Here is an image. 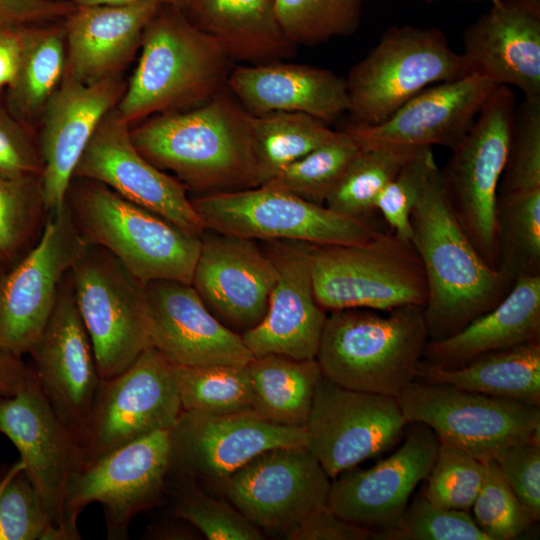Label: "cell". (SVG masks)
I'll return each instance as SVG.
<instances>
[{
  "mask_svg": "<svg viewBox=\"0 0 540 540\" xmlns=\"http://www.w3.org/2000/svg\"><path fill=\"white\" fill-rule=\"evenodd\" d=\"M130 137L150 163L202 195L258 187L252 114L228 89L197 107L153 115Z\"/></svg>",
  "mask_w": 540,
  "mask_h": 540,
  "instance_id": "6da1fadb",
  "label": "cell"
},
{
  "mask_svg": "<svg viewBox=\"0 0 540 540\" xmlns=\"http://www.w3.org/2000/svg\"><path fill=\"white\" fill-rule=\"evenodd\" d=\"M410 241L425 272L429 340L452 336L493 309L515 280L491 268L455 218L438 168L411 213Z\"/></svg>",
  "mask_w": 540,
  "mask_h": 540,
  "instance_id": "7a4b0ae2",
  "label": "cell"
},
{
  "mask_svg": "<svg viewBox=\"0 0 540 540\" xmlns=\"http://www.w3.org/2000/svg\"><path fill=\"white\" fill-rule=\"evenodd\" d=\"M141 46L116 108L129 126L156 114L197 107L227 89L233 62L181 8L162 6L146 26Z\"/></svg>",
  "mask_w": 540,
  "mask_h": 540,
  "instance_id": "3957f363",
  "label": "cell"
},
{
  "mask_svg": "<svg viewBox=\"0 0 540 540\" xmlns=\"http://www.w3.org/2000/svg\"><path fill=\"white\" fill-rule=\"evenodd\" d=\"M330 312L316 354L324 378L392 397L416 380L429 341L424 307L401 306L387 315L362 308Z\"/></svg>",
  "mask_w": 540,
  "mask_h": 540,
  "instance_id": "277c9868",
  "label": "cell"
},
{
  "mask_svg": "<svg viewBox=\"0 0 540 540\" xmlns=\"http://www.w3.org/2000/svg\"><path fill=\"white\" fill-rule=\"evenodd\" d=\"M65 202L86 244L109 251L143 283H191L201 238L99 182L73 178Z\"/></svg>",
  "mask_w": 540,
  "mask_h": 540,
  "instance_id": "5b68a950",
  "label": "cell"
},
{
  "mask_svg": "<svg viewBox=\"0 0 540 540\" xmlns=\"http://www.w3.org/2000/svg\"><path fill=\"white\" fill-rule=\"evenodd\" d=\"M314 294L326 311L425 307L427 282L410 240L379 231L357 244H310Z\"/></svg>",
  "mask_w": 540,
  "mask_h": 540,
  "instance_id": "8992f818",
  "label": "cell"
},
{
  "mask_svg": "<svg viewBox=\"0 0 540 540\" xmlns=\"http://www.w3.org/2000/svg\"><path fill=\"white\" fill-rule=\"evenodd\" d=\"M471 74L437 27L391 26L346 79L353 124L376 125L424 89Z\"/></svg>",
  "mask_w": 540,
  "mask_h": 540,
  "instance_id": "52a82bcc",
  "label": "cell"
},
{
  "mask_svg": "<svg viewBox=\"0 0 540 540\" xmlns=\"http://www.w3.org/2000/svg\"><path fill=\"white\" fill-rule=\"evenodd\" d=\"M509 86H497L440 170L449 206L485 262L498 269L496 204L516 112Z\"/></svg>",
  "mask_w": 540,
  "mask_h": 540,
  "instance_id": "ba28073f",
  "label": "cell"
},
{
  "mask_svg": "<svg viewBox=\"0 0 540 540\" xmlns=\"http://www.w3.org/2000/svg\"><path fill=\"white\" fill-rule=\"evenodd\" d=\"M70 275L101 379L127 369L149 346L146 284L106 249L86 244Z\"/></svg>",
  "mask_w": 540,
  "mask_h": 540,
  "instance_id": "9c48e42d",
  "label": "cell"
},
{
  "mask_svg": "<svg viewBox=\"0 0 540 540\" xmlns=\"http://www.w3.org/2000/svg\"><path fill=\"white\" fill-rule=\"evenodd\" d=\"M191 203L206 230L253 240L345 245L365 242L380 231L373 221L268 185L204 194Z\"/></svg>",
  "mask_w": 540,
  "mask_h": 540,
  "instance_id": "30bf717a",
  "label": "cell"
},
{
  "mask_svg": "<svg viewBox=\"0 0 540 540\" xmlns=\"http://www.w3.org/2000/svg\"><path fill=\"white\" fill-rule=\"evenodd\" d=\"M170 473V429L143 436L83 466L66 490L67 540L81 539L77 519L94 502L102 505L107 538L128 539L133 518L165 494Z\"/></svg>",
  "mask_w": 540,
  "mask_h": 540,
  "instance_id": "8fae6325",
  "label": "cell"
},
{
  "mask_svg": "<svg viewBox=\"0 0 540 540\" xmlns=\"http://www.w3.org/2000/svg\"><path fill=\"white\" fill-rule=\"evenodd\" d=\"M396 398L408 423L425 424L439 441L483 463L496 461L519 442L540 438V407L535 405L419 380Z\"/></svg>",
  "mask_w": 540,
  "mask_h": 540,
  "instance_id": "7c38bea8",
  "label": "cell"
},
{
  "mask_svg": "<svg viewBox=\"0 0 540 540\" xmlns=\"http://www.w3.org/2000/svg\"><path fill=\"white\" fill-rule=\"evenodd\" d=\"M181 411L170 362L149 346L127 369L101 379L76 433L83 466L143 436L171 429Z\"/></svg>",
  "mask_w": 540,
  "mask_h": 540,
  "instance_id": "4fadbf2b",
  "label": "cell"
},
{
  "mask_svg": "<svg viewBox=\"0 0 540 540\" xmlns=\"http://www.w3.org/2000/svg\"><path fill=\"white\" fill-rule=\"evenodd\" d=\"M86 246L66 202L50 212L36 244L0 273V348L24 356L53 311L60 284Z\"/></svg>",
  "mask_w": 540,
  "mask_h": 540,
  "instance_id": "5bb4252c",
  "label": "cell"
},
{
  "mask_svg": "<svg viewBox=\"0 0 540 540\" xmlns=\"http://www.w3.org/2000/svg\"><path fill=\"white\" fill-rule=\"evenodd\" d=\"M408 422L396 397L322 378L305 426L307 448L330 479L396 444Z\"/></svg>",
  "mask_w": 540,
  "mask_h": 540,
  "instance_id": "9a60e30c",
  "label": "cell"
},
{
  "mask_svg": "<svg viewBox=\"0 0 540 540\" xmlns=\"http://www.w3.org/2000/svg\"><path fill=\"white\" fill-rule=\"evenodd\" d=\"M331 481L304 445L266 450L223 483L226 499L260 530L286 536L326 505Z\"/></svg>",
  "mask_w": 540,
  "mask_h": 540,
  "instance_id": "2e32d148",
  "label": "cell"
},
{
  "mask_svg": "<svg viewBox=\"0 0 540 540\" xmlns=\"http://www.w3.org/2000/svg\"><path fill=\"white\" fill-rule=\"evenodd\" d=\"M0 433L19 452L59 540H67L66 490L72 476L83 467V458L76 433L55 413L35 374L15 393L0 396Z\"/></svg>",
  "mask_w": 540,
  "mask_h": 540,
  "instance_id": "e0dca14e",
  "label": "cell"
},
{
  "mask_svg": "<svg viewBox=\"0 0 540 540\" xmlns=\"http://www.w3.org/2000/svg\"><path fill=\"white\" fill-rule=\"evenodd\" d=\"M305 427L273 424L254 411L213 414L182 410L170 429L171 473L222 483L258 454L306 446Z\"/></svg>",
  "mask_w": 540,
  "mask_h": 540,
  "instance_id": "ac0fdd59",
  "label": "cell"
},
{
  "mask_svg": "<svg viewBox=\"0 0 540 540\" xmlns=\"http://www.w3.org/2000/svg\"><path fill=\"white\" fill-rule=\"evenodd\" d=\"M73 178L99 182L199 237L206 231L187 187L150 163L133 145L130 126L116 108L105 115L86 146Z\"/></svg>",
  "mask_w": 540,
  "mask_h": 540,
  "instance_id": "d6986e66",
  "label": "cell"
},
{
  "mask_svg": "<svg viewBox=\"0 0 540 540\" xmlns=\"http://www.w3.org/2000/svg\"><path fill=\"white\" fill-rule=\"evenodd\" d=\"M408 425L404 442L389 457L367 469L353 467L333 479L327 506L336 515L378 531L398 522L413 491L427 479L439 447L428 426Z\"/></svg>",
  "mask_w": 540,
  "mask_h": 540,
  "instance_id": "ffe728a7",
  "label": "cell"
},
{
  "mask_svg": "<svg viewBox=\"0 0 540 540\" xmlns=\"http://www.w3.org/2000/svg\"><path fill=\"white\" fill-rule=\"evenodd\" d=\"M278 268L253 239L206 230L191 285L226 327L240 334L264 317ZM238 333V332H237Z\"/></svg>",
  "mask_w": 540,
  "mask_h": 540,
  "instance_id": "44dd1931",
  "label": "cell"
},
{
  "mask_svg": "<svg viewBox=\"0 0 540 540\" xmlns=\"http://www.w3.org/2000/svg\"><path fill=\"white\" fill-rule=\"evenodd\" d=\"M28 355L53 410L77 433L101 377L75 300L70 271L63 278L49 320Z\"/></svg>",
  "mask_w": 540,
  "mask_h": 540,
  "instance_id": "7402d4cb",
  "label": "cell"
},
{
  "mask_svg": "<svg viewBox=\"0 0 540 540\" xmlns=\"http://www.w3.org/2000/svg\"><path fill=\"white\" fill-rule=\"evenodd\" d=\"M497 87L477 74L432 85L376 125L350 123L344 131L359 149L371 147L452 149L468 132Z\"/></svg>",
  "mask_w": 540,
  "mask_h": 540,
  "instance_id": "603a6c76",
  "label": "cell"
},
{
  "mask_svg": "<svg viewBox=\"0 0 540 540\" xmlns=\"http://www.w3.org/2000/svg\"><path fill=\"white\" fill-rule=\"evenodd\" d=\"M146 289L150 346L170 363L247 365L254 358L241 334L212 314L191 283L156 280Z\"/></svg>",
  "mask_w": 540,
  "mask_h": 540,
  "instance_id": "cb8c5ba5",
  "label": "cell"
},
{
  "mask_svg": "<svg viewBox=\"0 0 540 540\" xmlns=\"http://www.w3.org/2000/svg\"><path fill=\"white\" fill-rule=\"evenodd\" d=\"M124 93L115 76L91 83L63 77L44 108L39 142L41 186L48 212L59 209L74 170L98 125Z\"/></svg>",
  "mask_w": 540,
  "mask_h": 540,
  "instance_id": "d4e9b609",
  "label": "cell"
},
{
  "mask_svg": "<svg viewBox=\"0 0 540 540\" xmlns=\"http://www.w3.org/2000/svg\"><path fill=\"white\" fill-rule=\"evenodd\" d=\"M463 33L461 53L471 74L514 86L540 99V2L494 0Z\"/></svg>",
  "mask_w": 540,
  "mask_h": 540,
  "instance_id": "484cf974",
  "label": "cell"
},
{
  "mask_svg": "<svg viewBox=\"0 0 540 540\" xmlns=\"http://www.w3.org/2000/svg\"><path fill=\"white\" fill-rule=\"evenodd\" d=\"M309 249V243L286 241L270 254L278 278L267 311L254 328L241 334L254 357L316 358L327 314L314 294Z\"/></svg>",
  "mask_w": 540,
  "mask_h": 540,
  "instance_id": "4316f807",
  "label": "cell"
},
{
  "mask_svg": "<svg viewBox=\"0 0 540 540\" xmlns=\"http://www.w3.org/2000/svg\"><path fill=\"white\" fill-rule=\"evenodd\" d=\"M227 89L252 115L298 112L328 123L349 108L344 77L282 60L233 67Z\"/></svg>",
  "mask_w": 540,
  "mask_h": 540,
  "instance_id": "83f0119b",
  "label": "cell"
},
{
  "mask_svg": "<svg viewBox=\"0 0 540 540\" xmlns=\"http://www.w3.org/2000/svg\"><path fill=\"white\" fill-rule=\"evenodd\" d=\"M163 5L77 7L64 18L66 78L91 84L112 76L141 44L144 30Z\"/></svg>",
  "mask_w": 540,
  "mask_h": 540,
  "instance_id": "f1b7e54d",
  "label": "cell"
},
{
  "mask_svg": "<svg viewBox=\"0 0 540 540\" xmlns=\"http://www.w3.org/2000/svg\"><path fill=\"white\" fill-rule=\"evenodd\" d=\"M534 341H540V276H523L493 309L450 337L429 340L423 360L455 368L481 354Z\"/></svg>",
  "mask_w": 540,
  "mask_h": 540,
  "instance_id": "f546056e",
  "label": "cell"
},
{
  "mask_svg": "<svg viewBox=\"0 0 540 540\" xmlns=\"http://www.w3.org/2000/svg\"><path fill=\"white\" fill-rule=\"evenodd\" d=\"M182 10L233 63L263 64L295 55L296 45L281 29L273 0H186Z\"/></svg>",
  "mask_w": 540,
  "mask_h": 540,
  "instance_id": "4dcf8cb0",
  "label": "cell"
},
{
  "mask_svg": "<svg viewBox=\"0 0 540 540\" xmlns=\"http://www.w3.org/2000/svg\"><path fill=\"white\" fill-rule=\"evenodd\" d=\"M416 380L540 407V341L490 351L455 368L423 360Z\"/></svg>",
  "mask_w": 540,
  "mask_h": 540,
  "instance_id": "1f68e13d",
  "label": "cell"
},
{
  "mask_svg": "<svg viewBox=\"0 0 540 540\" xmlns=\"http://www.w3.org/2000/svg\"><path fill=\"white\" fill-rule=\"evenodd\" d=\"M247 367L254 412L276 425L305 427L323 378L316 358L267 354L254 357Z\"/></svg>",
  "mask_w": 540,
  "mask_h": 540,
  "instance_id": "d6a6232c",
  "label": "cell"
},
{
  "mask_svg": "<svg viewBox=\"0 0 540 540\" xmlns=\"http://www.w3.org/2000/svg\"><path fill=\"white\" fill-rule=\"evenodd\" d=\"M65 60L64 28H23L21 61L8 93L17 117H32L45 108L64 76Z\"/></svg>",
  "mask_w": 540,
  "mask_h": 540,
  "instance_id": "836d02e7",
  "label": "cell"
},
{
  "mask_svg": "<svg viewBox=\"0 0 540 540\" xmlns=\"http://www.w3.org/2000/svg\"><path fill=\"white\" fill-rule=\"evenodd\" d=\"M337 132L322 120L304 113L252 115L258 186L268 183L288 165L332 140Z\"/></svg>",
  "mask_w": 540,
  "mask_h": 540,
  "instance_id": "e575fe53",
  "label": "cell"
},
{
  "mask_svg": "<svg viewBox=\"0 0 540 540\" xmlns=\"http://www.w3.org/2000/svg\"><path fill=\"white\" fill-rule=\"evenodd\" d=\"M417 149H360L327 196L325 206L348 217L373 221L380 193Z\"/></svg>",
  "mask_w": 540,
  "mask_h": 540,
  "instance_id": "d590c367",
  "label": "cell"
},
{
  "mask_svg": "<svg viewBox=\"0 0 540 540\" xmlns=\"http://www.w3.org/2000/svg\"><path fill=\"white\" fill-rule=\"evenodd\" d=\"M495 231L498 269L540 276V190L497 194Z\"/></svg>",
  "mask_w": 540,
  "mask_h": 540,
  "instance_id": "8d00e7d4",
  "label": "cell"
},
{
  "mask_svg": "<svg viewBox=\"0 0 540 540\" xmlns=\"http://www.w3.org/2000/svg\"><path fill=\"white\" fill-rule=\"evenodd\" d=\"M247 365L182 366L170 363L182 410L213 414L254 411Z\"/></svg>",
  "mask_w": 540,
  "mask_h": 540,
  "instance_id": "74e56055",
  "label": "cell"
},
{
  "mask_svg": "<svg viewBox=\"0 0 540 540\" xmlns=\"http://www.w3.org/2000/svg\"><path fill=\"white\" fill-rule=\"evenodd\" d=\"M48 215L40 176L0 177V273L36 244Z\"/></svg>",
  "mask_w": 540,
  "mask_h": 540,
  "instance_id": "f35d334b",
  "label": "cell"
},
{
  "mask_svg": "<svg viewBox=\"0 0 540 540\" xmlns=\"http://www.w3.org/2000/svg\"><path fill=\"white\" fill-rule=\"evenodd\" d=\"M165 494L171 515L180 518L209 540H261L262 531L227 499L204 492L191 477L170 473Z\"/></svg>",
  "mask_w": 540,
  "mask_h": 540,
  "instance_id": "ab89813d",
  "label": "cell"
},
{
  "mask_svg": "<svg viewBox=\"0 0 540 540\" xmlns=\"http://www.w3.org/2000/svg\"><path fill=\"white\" fill-rule=\"evenodd\" d=\"M273 4L286 37L296 46H314L355 33L364 0H273Z\"/></svg>",
  "mask_w": 540,
  "mask_h": 540,
  "instance_id": "60d3db41",
  "label": "cell"
},
{
  "mask_svg": "<svg viewBox=\"0 0 540 540\" xmlns=\"http://www.w3.org/2000/svg\"><path fill=\"white\" fill-rule=\"evenodd\" d=\"M359 150L349 134L338 131L332 140L288 165L264 185L325 205L327 196Z\"/></svg>",
  "mask_w": 540,
  "mask_h": 540,
  "instance_id": "b9f144b4",
  "label": "cell"
},
{
  "mask_svg": "<svg viewBox=\"0 0 540 540\" xmlns=\"http://www.w3.org/2000/svg\"><path fill=\"white\" fill-rule=\"evenodd\" d=\"M0 540H59L45 503L20 460L0 465Z\"/></svg>",
  "mask_w": 540,
  "mask_h": 540,
  "instance_id": "7bdbcfd3",
  "label": "cell"
},
{
  "mask_svg": "<svg viewBox=\"0 0 540 540\" xmlns=\"http://www.w3.org/2000/svg\"><path fill=\"white\" fill-rule=\"evenodd\" d=\"M484 473L485 463L456 445L439 441L437 456L423 493L437 506L469 512L482 485Z\"/></svg>",
  "mask_w": 540,
  "mask_h": 540,
  "instance_id": "ee69618b",
  "label": "cell"
},
{
  "mask_svg": "<svg viewBox=\"0 0 540 540\" xmlns=\"http://www.w3.org/2000/svg\"><path fill=\"white\" fill-rule=\"evenodd\" d=\"M376 540H489L466 511L431 503L423 491L407 506L398 522L375 531Z\"/></svg>",
  "mask_w": 540,
  "mask_h": 540,
  "instance_id": "f6af8a7d",
  "label": "cell"
},
{
  "mask_svg": "<svg viewBox=\"0 0 540 540\" xmlns=\"http://www.w3.org/2000/svg\"><path fill=\"white\" fill-rule=\"evenodd\" d=\"M473 520L489 540H511L534 523L496 461L485 463L480 490L471 507Z\"/></svg>",
  "mask_w": 540,
  "mask_h": 540,
  "instance_id": "bcb514c9",
  "label": "cell"
},
{
  "mask_svg": "<svg viewBox=\"0 0 540 540\" xmlns=\"http://www.w3.org/2000/svg\"><path fill=\"white\" fill-rule=\"evenodd\" d=\"M540 190V99L516 107L506 165L497 194Z\"/></svg>",
  "mask_w": 540,
  "mask_h": 540,
  "instance_id": "7dc6e473",
  "label": "cell"
},
{
  "mask_svg": "<svg viewBox=\"0 0 540 540\" xmlns=\"http://www.w3.org/2000/svg\"><path fill=\"white\" fill-rule=\"evenodd\" d=\"M437 169L432 148H418L380 193L376 210L400 238L410 240L412 210Z\"/></svg>",
  "mask_w": 540,
  "mask_h": 540,
  "instance_id": "c3c4849f",
  "label": "cell"
},
{
  "mask_svg": "<svg viewBox=\"0 0 540 540\" xmlns=\"http://www.w3.org/2000/svg\"><path fill=\"white\" fill-rule=\"evenodd\" d=\"M496 462L532 521H539L540 438L527 439L509 447Z\"/></svg>",
  "mask_w": 540,
  "mask_h": 540,
  "instance_id": "681fc988",
  "label": "cell"
},
{
  "mask_svg": "<svg viewBox=\"0 0 540 540\" xmlns=\"http://www.w3.org/2000/svg\"><path fill=\"white\" fill-rule=\"evenodd\" d=\"M42 161L28 134L0 106V177H41Z\"/></svg>",
  "mask_w": 540,
  "mask_h": 540,
  "instance_id": "f907efd6",
  "label": "cell"
},
{
  "mask_svg": "<svg viewBox=\"0 0 540 540\" xmlns=\"http://www.w3.org/2000/svg\"><path fill=\"white\" fill-rule=\"evenodd\" d=\"M375 531L344 520L323 505L307 515L286 536L288 540H368Z\"/></svg>",
  "mask_w": 540,
  "mask_h": 540,
  "instance_id": "816d5d0a",
  "label": "cell"
},
{
  "mask_svg": "<svg viewBox=\"0 0 540 540\" xmlns=\"http://www.w3.org/2000/svg\"><path fill=\"white\" fill-rule=\"evenodd\" d=\"M75 8L70 0H0V29L23 28L64 19Z\"/></svg>",
  "mask_w": 540,
  "mask_h": 540,
  "instance_id": "f5cc1de1",
  "label": "cell"
},
{
  "mask_svg": "<svg viewBox=\"0 0 540 540\" xmlns=\"http://www.w3.org/2000/svg\"><path fill=\"white\" fill-rule=\"evenodd\" d=\"M23 28L0 29V87L9 86L17 74L22 55Z\"/></svg>",
  "mask_w": 540,
  "mask_h": 540,
  "instance_id": "db71d44e",
  "label": "cell"
},
{
  "mask_svg": "<svg viewBox=\"0 0 540 540\" xmlns=\"http://www.w3.org/2000/svg\"><path fill=\"white\" fill-rule=\"evenodd\" d=\"M33 374L32 367L25 363L23 356L0 348V396L15 393Z\"/></svg>",
  "mask_w": 540,
  "mask_h": 540,
  "instance_id": "11a10c76",
  "label": "cell"
},
{
  "mask_svg": "<svg viewBox=\"0 0 540 540\" xmlns=\"http://www.w3.org/2000/svg\"><path fill=\"white\" fill-rule=\"evenodd\" d=\"M171 517V520H160L150 524L146 528L144 538L159 540H190L196 538L195 528L192 525L173 515Z\"/></svg>",
  "mask_w": 540,
  "mask_h": 540,
  "instance_id": "9f6ffc18",
  "label": "cell"
},
{
  "mask_svg": "<svg viewBox=\"0 0 540 540\" xmlns=\"http://www.w3.org/2000/svg\"><path fill=\"white\" fill-rule=\"evenodd\" d=\"M77 7L96 5H130L143 2H154L163 6H176L183 8L186 0H71Z\"/></svg>",
  "mask_w": 540,
  "mask_h": 540,
  "instance_id": "6f0895ef",
  "label": "cell"
},
{
  "mask_svg": "<svg viewBox=\"0 0 540 540\" xmlns=\"http://www.w3.org/2000/svg\"><path fill=\"white\" fill-rule=\"evenodd\" d=\"M534 1L540 2V0H534Z\"/></svg>",
  "mask_w": 540,
  "mask_h": 540,
  "instance_id": "680465c9",
  "label": "cell"
},
{
  "mask_svg": "<svg viewBox=\"0 0 540 540\" xmlns=\"http://www.w3.org/2000/svg\"><path fill=\"white\" fill-rule=\"evenodd\" d=\"M491 2L494 1V0H490Z\"/></svg>",
  "mask_w": 540,
  "mask_h": 540,
  "instance_id": "91938a15",
  "label": "cell"
},
{
  "mask_svg": "<svg viewBox=\"0 0 540 540\" xmlns=\"http://www.w3.org/2000/svg\"><path fill=\"white\" fill-rule=\"evenodd\" d=\"M428 1H431V0H428Z\"/></svg>",
  "mask_w": 540,
  "mask_h": 540,
  "instance_id": "94428289",
  "label": "cell"
}]
</instances>
